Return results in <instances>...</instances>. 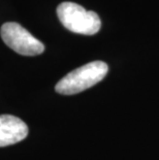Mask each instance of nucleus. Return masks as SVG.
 <instances>
[{
	"instance_id": "nucleus-1",
	"label": "nucleus",
	"mask_w": 159,
	"mask_h": 160,
	"mask_svg": "<svg viewBox=\"0 0 159 160\" xmlns=\"http://www.w3.org/2000/svg\"><path fill=\"white\" fill-rule=\"evenodd\" d=\"M109 66L102 61H94L70 71L57 83L55 90L62 95L77 94L104 79Z\"/></svg>"
},
{
	"instance_id": "nucleus-2",
	"label": "nucleus",
	"mask_w": 159,
	"mask_h": 160,
	"mask_svg": "<svg viewBox=\"0 0 159 160\" xmlns=\"http://www.w3.org/2000/svg\"><path fill=\"white\" fill-rule=\"evenodd\" d=\"M57 16L67 30L77 34H96L101 27V21L96 12L86 11L74 2H62L57 8Z\"/></svg>"
},
{
	"instance_id": "nucleus-4",
	"label": "nucleus",
	"mask_w": 159,
	"mask_h": 160,
	"mask_svg": "<svg viewBox=\"0 0 159 160\" xmlns=\"http://www.w3.org/2000/svg\"><path fill=\"white\" fill-rule=\"evenodd\" d=\"M28 135V127L21 119L12 115H0V147L13 145Z\"/></svg>"
},
{
	"instance_id": "nucleus-3",
	"label": "nucleus",
	"mask_w": 159,
	"mask_h": 160,
	"mask_svg": "<svg viewBox=\"0 0 159 160\" xmlns=\"http://www.w3.org/2000/svg\"><path fill=\"white\" fill-rule=\"evenodd\" d=\"M0 34L6 46L21 55L36 56L45 51L43 43L18 23L3 24Z\"/></svg>"
}]
</instances>
